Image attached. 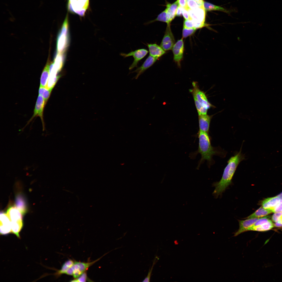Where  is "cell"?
<instances>
[{"label":"cell","mask_w":282,"mask_h":282,"mask_svg":"<svg viewBox=\"0 0 282 282\" xmlns=\"http://www.w3.org/2000/svg\"><path fill=\"white\" fill-rule=\"evenodd\" d=\"M241 148L239 152L228 160L221 179L215 184V189L213 193L216 196L221 194L230 184L238 165L244 159V156L241 152Z\"/></svg>","instance_id":"1"},{"label":"cell","mask_w":282,"mask_h":282,"mask_svg":"<svg viewBox=\"0 0 282 282\" xmlns=\"http://www.w3.org/2000/svg\"><path fill=\"white\" fill-rule=\"evenodd\" d=\"M198 150L193 154L192 156L195 157L198 154H200L201 158L198 163L197 168L198 169L200 165L206 160L210 166L213 162V156L220 154L221 152L217 148L211 145L209 133L199 131L198 133Z\"/></svg>","instance_id":"2"},{"label":"cell","mask_w":282,"mask_h":282,"mask_svg":"<svg viewBox=\"0 0 282 282\" xmlns=\"http://www.w3.org/2000/svg\"><path fill=\"white\" fill-rule=\"evenodd\" d=\"M7 214L11 222V232L19 238V233L23 226V215L15 205L9 207Z\"/></svg>","instance_id":"3"},{"label":"cell","mask_w":282,"mask_h":282,"mask_svg":"<svg viewBox=\"0 0 282 282\" xmlns=\"http://www.w3.org/2000/svg\"><path fill=\"white\" fill-rule=\"evenodd\" d=\"M58 35L57 43V53L63 54L69 44V23L67 14Z\"/></svg>","instance_id":"4"},{"label":"cell","mask_w":282,"mask_h":282,"mask_svg":"<svg viewBox=\"0 0 282 282\" xmlns=\"http://www.w3.org/2000/svg\"><path fill=\"white\" fill-rule=\"evenodd\" d=\"M89 4V0H67V8L70 13L83 16Z\"/></svg>","instance_id":"5"},{"label":"cell","mask_w":282,"mask_h":282,"mask_svg":"<svg viewBox=\"0 0 282 282\" xmlns=\"http://www.w3.org/2000/svg\"><path fill=\"white\" fill-rule=\"evenodd\" d=\"M111 251L105 253L102 257L92 262H84L74 261L73 265L71 267L73 273L72 276L74 278H77L86 272L90 267Z\"/></svg>","instance_id":"6"},{"label":"cell","mask_w":282,"mask_h":282,"mask_svg":"<svg viewBox=\"0 0 282 282\" xmlns=\"http://www.w3.org/2000/svg\"><path fill=\"white\" fill-rule=\"evenodd\" d=\"M192 85L193 88L189 90L193 99H196L203 107L208 110L211 107V105L208 101L205 94L199 89L196 82H193Z\"/></svg>","instance_id":"7"},{"label":"cell","mask_w":282,"mask_h":282,"mask_svg":"<svg viewBox=\"0 0 282 282\" xmlns=\"http://www.w3.org/2000/svg\"><path fill=\"white\" fill-rule=\"evenodd\" d=\"M148 52L147 50L143 48L131 51L127 54L121 53L120 55L124 58L131 56L133 57V61L129 68V70H131L134 68L137 67L139 62L147 55Z\"/></svg>","instance_id":"8"},{"label":"cell","mask_w":282,"mask_h":282,"mask_svg":"<svg viewBox=\"0 0 282 282\" xmlns=\"http://www.w3.org/2000/svg\"><path fill=\"white\" fill-rule=\"evenodd\" d=\"M175 43L173 35L172 32L170 24L167 25L160 46L165 51L172 49Z\"/></svg>","instance_id":"9"},{"label":"cell","mask_w":282,"mask_h":282,"mask_svg":"<svg viewBox=\"0 0 282 282\" xmlns=\"http://www.w3.org/2000/svg\"><path fill=\"white\" fill-rule=\"evenodd\" d=\"M173 54V60L179 67H180V63L183 57L184 44L183 38L178 40L175 43L172 49Z\"/></svg>","instance_id":"10"},{"label":"cell","mask_w":282,"mask_h":282,"mask_svg":"<svg viewBox=\"0 0 282 282\" xmlns=\"http://www.w3.org/2000/svg\"><path fill=\"white\" fill-rule=\"evenodd\" d=\"M45 105L44 100L43 97L38 95L36 103L34 110V114L28 121V123L34 118L38 116L40 117L42 123L43 130L45 129V125L43 118V113L44 108Z\"/></svg>","instance_id":"11"},{"label":"cell","mask_w":282,"mask_h":282,"mask_svg":"<svg viewBox=\"0 0 282 282\" xmlns=\"http://www.w3.org/2000/svg\"><path fill=\"white\" fill-rule=\"evenodd\" d=\"M187 10L192 19L191 20L206 24L205 23V12L204 5L199 7L194 10L189 8Z\"/></svg>","instance_id":"12"},{"label":"cell","mask_w":282,"mask_h":282,"mask_svg":"<svg viewBox=\"0 0 282 282\" xmlns=\"http://www.w3.org/2000/svg\"><path fill=\"white\" fill-rule=\"evenodd\" d=\"M158 59V58L149 55L141 66L138 67L135 70L131 72L132 73H137L136 76L134 78L135 79H137L141 74L151 67Z\"/></svg>","instance_id":"13"},{"label":"cell","mask_w":282,"mask_h":282,"mask_svg":"<svg viewBox=\"0 0 282 282\" xmlns=\"http://www.w3.org/2000/svg\"><path fill=\"white\" fill-rule=\"evenodd\" d=\"M259 218H247L243 220H239V228L235 233L234 236H236L243 232L248 231L249 229L258 220Z\"/></svg>","instance_id":"14"},{"label":"cell","mask_w":282,"mask_h":282,"mask_svg":"<svg viewBox=\"0 0 282 282\" xmlns=\"http://www.w3.org/2000/svg\"><path fill=\"white\" fill-rule=\"evenodd\" d=\"M11 231V222L7 214H0V232L2 234H7Z\"/></svg>","instance_id":"15"},{"label":"cell","mask_w":282,"mask_h":282,"mask_svg":"<svg viewBox=\"0 0 282 282\" xmlns=\"http://www.w3.org/2000/svg\"><path fill=\"white\" fill-rule=\"evenodd\" d=\"M211 116L207 114L198 115L199 131L209 133Z\"/></svg>","instance_id":"16"},{"label":"cell","mask_w":282,"mask_h":282,"mask_svg":"<svg viewBox=\"0 0 282 282\" xmlns=\"http://www.w3.org/2000/svg\"><path fill=\"white\" fill-rule=\"evenodd\" d=\"M149 53V55L158 58L161 57L166 53L160 46L155 43L147 44Z\"/></svg>","instance_id":"17"},{"label":"cell","mask_w":282,"mask_h":282,"mask_svg":"<svg viewBox=\"0 0 282 282\" xmlns=\"http://www.w3.org/2000/svg\"><path fill=\"white\" fill-rule=\"evenodd\" d=\"M178 5V0H177L172 4L169 3L167 4V8L166 9L168 21L167 25L170 24L171 22L175 17Z\"/></svg>","instance_id":"18"},{"label":"cell","mask_w":282,"mask_h":282,"mask_svg":"<svg viewBox=\"0 0 282 282\" xmlns=\"http://www.w3.org/2000/svg\"><path fill=\"white\" fill-rule=\"evenodd\" d=\"M280 202V200L277 196L265 199L262 202V207L265 209L272 210Z\"/></svg>","instance_id":"19"},{"label":"cell","mask_w":282,"mask_h":282,"mask_svg":"<svg viewBox=\"0 0 282 282\" xmlns=\"http://www.w3.org/2000/svg\"><path fill=\"white\" fill-rule=\"evenodd\" d=\"M50 63L47 62L43 70L40 79V86L47 87L49 76Z\"/></svg>","instance_id":"20"},{"label":"cell","mask_w":282,"mask_h":282,"mask_svg":"<svg viewBox=\"0 0 282 282\" xmlns=\"http://www.w3.org/2000/svg\"><path fill=\"white\" fill-rule=\"evenodd\" d=\"M275 226L272 221L269 220L268 222L261 225L252 226L249 229V231L262 232L271 230Z\"/></svg>","instance_id":"21"},{"label":"cell","mask_w":282,"mask_h":282,"mask_svg":"<svg viewBox=\"0 0 282 282\" xmlns=\"http://www.w3.org/2000/svg\"><path fill=\"white\" fill-rule=\"evenodd\" d=\"M272 211L270 209H265L261 207L253 213L247 217L246 218H259L266 216L271 213Z\"/></svg>","instance_id":"22"},{"label":"cell","mask_w":282,"mask_h":282,"mask_svg":"<svg viewBox=\"0 0 282 282\" xmlns=\"http://www.w3.org/2000/svg\"><path fill=\"white\" fill-rule=\"evenodd\" d=\"M74 261L68 259L63 264L61 269L58 270L55 274L57 276H59L63 274H65L67 270L73 265Z\"/></svg>","instance_id":"23"},{"label":"cell","mask_w":282,"mask_h":282,"mask_svg":"<svg viewBox=\"0 0 282 282\" xmlns=\"http://www.w3.org/2000/svg\"><path fill=\"white\" fill-rule=\"evenodd\" d=\"M53 88H49L47 87H39L38 91L39 95L43 97L45 104L50 96Z\"/></svg>","instance_id":"24"},{"label":"cell","mask_w":282,"mask_h":282,"mask_svg":"<svg viewBox=\"0 0 282 282\" xmlns=\"http://www.w3.org/2000/svg\"><path fill=\"white\" fill-rule=\"evenodd\" d=\"M204 6L206 11L217 10L228 13V11L222 7L214 5L207 2H204Z\"/></svg>","instance_id":"25"},{"label":"cell","mask_w":282,"mask_h":282,"mask_svg":"<svg viewBox=\"0 0 282 282\" xmlns=\"http://www.w3.org/2000/svg\"><path fill=\"white\" fill-rule=\"evenodd\" d=\"M157 21L165 22L167 24H168V21L167 16V12L166 9L159 14L155 19L147 22L145 24V25H148Z\"/></svg>","instance_id":"26"},{"label":"cell","mask_w":282,"mask_h":282,"mask_svg":"<svg viewBox=\"0 0 282 282\" xmlns=\"http://www.w3.org/2000/svg\"><path fill=\"white\" fill-rule=\"evenodd\" d=\"M16 198V205L15 206L23 215L26 211L25 203L21 196H18Z\"/></svg>","instance_id":"27"},{"label":"cell","mask_w":282,"mask_h":282,"mask_svg":"<svg viewBox=\"0 0 282 282\" xmlns=\"http://www.w3.org/2000/svg\"><path fill=\"white\" fill-rule=\"evenodd\" d=\"M195 28H183L182 31V38H185L193 34L196 30Z\"/></svg>","instance_id":"28"},{"label":"cell","mask_w":282,"mask_h":282,"mask_svg":"<svg viewBox=\"0 0 282 282\" xmlns=\"http://www.w3.org/2000/svg\"><path fill=\"white\" fill-rule=\"evenodd\" d=\"M90 279L88 277L86 273L85 272L77 278L74 279L70 281L71 282H86L89 281Z\"/></svg>","instance_id":"29"},{"label":"cell","mask_w":282,"mask_h":282,"mask_svg":"<svg viewBox=\"0 0 282 282\" xmlns=\"http://www.w3.org/2000/svg\"><path fill=\"white\" fill-rule=\"evenodd\" d=\"M187 4L189 8L193 10L196 9L200 7L194 0H187Z\"/></svg>","instance_id":"30"},{"label":"cell","mask_w":282,"mask_h":282,"mask_svg":"<svg viewBox=\"0 0 282 282\" xmlns=\"http://www.w3.org/2000/svg\"><path fill=\"white\" fill-rule=\"evenodd\" d=\"M156 259L153 261L152 267L149 271L148 275L143 280L142 282H150L151 278V275L152 271L154 265L155 263Z\"/></svg>","instance_id":"31"},{"label":"cell","mask_w":282,"mask_h":282,"mask_svg":"<svg viewBox=\"0 0 282 282\" xmlns=\"http://www.w3.org/2000/svg\"><path fill=\"white\" fill-rule=\"evenodd\" d=\"M185 28H194L191 20H185L184 21L183 27Z\"/></svg>","instance_id":"32"},{"label":"cell","mask_w":282,"mask_h":282,"mask_svg":"<svg viewBox=\"0 0 282 282\" xmlns=\"http://www.w3.org/2000/svg\"><path fill=\"white\" fill-rule=\"evenodd\" d=\"M274 213L282 212V201L280 202L272 210Z\"/></svg>","instance_id":"33"},{"label":"cell","mask_w":282,"mask_h":282,"mask_svg":"<svg viewBox=\"0 0 282 282\" xmlns=\"http://www.w3.org/2000/svg\"><path fill=\"white\" fill-rule=\"evenodd\" d=\"M282 215V212L274 213L272 217V221L275 222H277Z\"/></svg>","instance_id":"34"},{"label":"cell","mask_w":282,"mask_h":282,"mask_svg":"<svg viewBox=\"0 0 282 282\" xmlns=\"http://www.w3.org/2000/svg\"><path fill=\"white\" fill-rule=\"evenodd\" d=\"M179 5L187 10L189 8L187 4V0H178Z\"/></svg>","instance_id":"35"},{"label":"cell","mask_w":282,"mask_h":282,"mask_svg":"<svg viewBox=\"0 0 282 282\" xmlns=\"http://www.w3.org/2000/svg\"><path fill=\"white\" fill-rule=\"evenodd\" d=\"M182 15L185 20H192L187 11L183 8L182 9Z\"/></svg>","instance_id":"36"},{"label":"cell","mask_w":282,"mask_h":282,"mask_svg":"<svg viewBox=\"0 0 282 282\" xmlns=\"http://www.w3.org/2000/svg\"><path fill=\"white\" fill-rule=\"evenodd\" d=\"M182 9L183 8L178 5L176 13V15L177 16H181L182 15Z\"/></svg>","instance_id":"37"},{"label":"cell","mask_w":282,"mask_h":282,"mask_svg":"<svg viewBox=\"0 0 282 282\" xmlns=\"http://www.w3.org/2000/svg\"><path fill=\"white\" fill-rule=\"evenodd\" d=\"M196 1L199 5L202 6L204 5V2L203 0H194Z\"/></svg>","instance_id":"38"},{"label":"cell","mask_w":282,"mask_h":282,"mask_svg":"<svg viewBox=\"0 0 282 282\" xmlns=\"http://www.w3.org/2000/svg\"><path fill=\"white\" fill-rule=\"evenodd\" d=\"M275 223H277L279 224H280L282 226V215L280 219L278 220L277 222Z\"/></svg>","instance_id":"39"},{"label":"cell","mask_w":282,"mask_h":282,"mask_svg":"<svg viewBox=\"0 0 282 282\" xmlns=\"http://www.w3.org/2000/svg\"><path fill=\"white\" fill-rule=\"evenodd\" d=\"M280 199L281 201H282V192L277 196Z\"/></svg>","instance_id":"40"}]
</instances>
